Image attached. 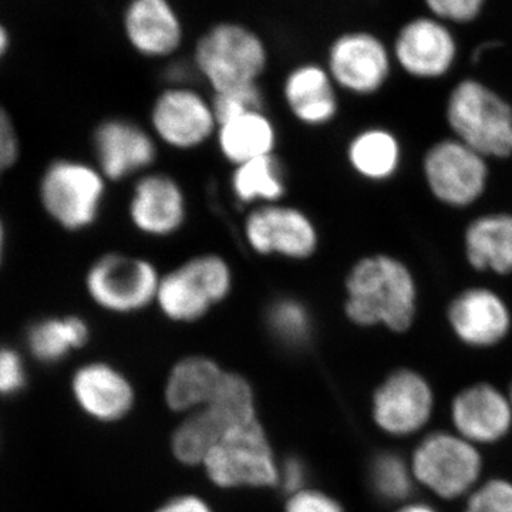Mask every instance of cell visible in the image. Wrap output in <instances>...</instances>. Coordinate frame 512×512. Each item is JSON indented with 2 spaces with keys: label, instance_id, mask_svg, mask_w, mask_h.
Wrapping results in <instances>:
<instances>
[{
  "label": "cell",
  "instance_id": "6da1fadb",
  "mask_svg": "<svg viewBox=\"0 0 512 512\" xmlns=\"http://www.w3.org/2000/svg\"><path fill=\"white\" fill-rule=\"evenodd\" d=\"M345 315L360 328L384 326L402 333L412 328L417 288L410 269L394 256H363L345 278Z\"/></svg>",
  "mask_w": 512,
  "mask_h": 512
},
{
  "label": "cell",
  "instance_id": "8992f818",
  "mask_svg": "<svg viewBox=\"0 0 512 512\" xmlns=\"http://www.w3.org/2000/svg\"><path fill=\"white\" fill-rule=\"evenodd\" d=\"M254 419V397L247 380L225 373L211 402L175 431L174 454L185 464H202L229 429Z\"/></svg>",
  "mask_w": 512,
  "mask_h": 512
},
{
  "label": "cell",
  "instance_id": "cb8c5ba5",
  "mask_svg": "<svg viewBox=\"0 0 512 512\" xmlns=\"http://www.w3.org/2000/svg\"><path fill=\"white\" fill-rule=\"evenodd\" d=\"M464 244L468 262L477 271L512 274V215L477 218L468 225Z\"/></svg>",
  "mask_w": 512,
  "mask_h": 512
},
{
  "label": "cell",
  "instance_id": "7402d4cb",
  "mask_svg": "<svg viewBox=\"0 0 512 512\" xmlns=\"http://www.w3.org/2000/svg\"><path fill=\"white\" fill-rule=\"evenodd\" d=\"M72 394L87 416L99 421H116L133 406L134 394L126 377L107 363H87L76 370Z\"/></svg>",
  "mask_w": 512,
  "mask_h": 512
},
{
  "label": "cell",
  "instance_id": "7c38bea8",
  "mask_svg": "<svg viewBox=\"0 0 512 512\" xmlns=\"http://www.w3.org/2000/svg\"><path fill=\"white\" fill-rule=\"evenodd\" d=\"M325 66L339 92L365 97L383 89L392 72V57L379 37L355 30L332 40Z\"/></svg>",
  "mask_w": 512,
  "mask_h": 512
},
{
  "label": "cell",
  "instance_id": "ab89813d",
  "mask_svg": "<svg viewBox=\"0 0 512 512\" xmlns=\"http://www.w3.org/2000/svg\"><path fill=\"white\" fill-rule=\"evenodd\" d=\"M396 512H439L430 504L404 503Z\"/></svg>",
  "mask_w": 512,
  "mask_h": 512
},
{
  "label": "cell",
  "instance_id": "ba28073f",
  "mask_svg": "<svg viewBox=\"0 0 512 512\" xmlns=\"http://www.w3.org/2000/svg\"><path fill=\"white\" fill-rule=\"evenodd\" d=\"M148 128L161 146L187 153L214 140L218 121L211 97L194 84H165L151 103Z\"/></svg>",
  "mask_w": 512,
  "mask_h": 512
},
{
  "label": "cell",
  "instance_id": "9a60e30c",
  "mask_svg": "<svg viewBox=\"0 0 512 512\" xmlns=\"http://www.w3.org/2000/svg\"><path fill=\"white\" fill-rule=\"evenodd\" d=\"M434 406L436 396L429 380L412 369H400L376 390L373 419L390 436H413L430 423Z\"/></svg>",
  "mask_w": 512,
  "mask_h": 512
},
{
  "label": "cell",
  "instance_id": "1f68e13d",
  "mask_svg": "<svg viewBox=\"0 0 512 512\" xmlns=\"http://www.w3.org/2000/svg\"><path fill=\"white\" fill-rule=\"evenodd\" d=\"M463 512H512V481L505 478L481 481L466 498Z\"/></svg>",
  "mask_w": 512,
  "mask_h": 512
},
{
  "label": "cell",
  "instance_id": "484cf974",
  "mask_svg": "<svg viewBox=\"0 0 512 512\" xmlns=\"http://www.w3.org/2000/svg\"><path fill=\"white\" fill-rule=\"evenodd\" d=\"M225 372L214 360L191 356L175 365L168 377L165 397L175 412L198 410L211 402Z\"/></svg>",
  "mask_w": 512,
  "mask_h": 512
},
{
  "label": "cell",
  "instance_id": "83f0119b",
  "mask_svg": "<svg viewBox=\"0 0 512 512\" xmlns=\"http://www.w3.org/2000/svg\"><path fill=\"white\" fill-rule=\"evenodd\" d=\"M89 336V325L79 316L43 319L29 329L28 348L39 362L55 365L83 348Z\"/></svg>",
  "mask_w": 512,
  "mask_h": 512
},
{
  "label": "cell",
  "instance_id": "277c9868",
  "mask_svg": "<svg viewBox=\"0 0 512 512\" xmlns=\"http://www.w3.org/2000/svg\"><path fill=\"white\" fill-rule=\"evenodd\" d=\"M447 121L456 140L487 160L511 156V106L484 84L458 83L448 99Z\"/></svg>",
  "mask_w": 512,
  "mask_h": 512
},
{
  "label": "cell",
  "instance_id": "d590c367",
  "mask_svg": "<svg viewBox=\"0 0 512 512\" xmlns=\"http://www.w3.org/2000/svg\"><path fill=\"white\" fill-rule=\"evenodd\" d=\"M19 143L15 127L3 107L0 106V171L18 160Z\"/></svg>",
  "mask_w": 512,
  "mask_h": 512
},
{
  "label": "cell",
  "instance_id": "2e32d148",
  "mask_svg": "<svg viewBox=\"0 0 512 512\" xmlns=\"http://www.w3.org/2000/svg\"><path fill=\"white\" fill-rule=\"evenodd\" d=\"M158 146L150 128L123 117L101 121L93 133L97 168L114 183L151 171L158 158Z\"/></svg>",
  "mask_w": 512,
  "mask_h": 512
},
{
  "label": "cell",
  "instance_id": "ffe728a7",
  "mask_svg": "<svg viewBox=\"0 0 512 512\" xmlns=\"http://www.w3.org/2000/svg\"><path fill=\"white\" fill-rule=\"evenodd\" d=\"M393 55L410 76L437 79L444 76L456 60V40L439 20L420 18L400 30Z\"/></svg>",
  "mask_w": 512,
  "mask_h": 512
},
{
  "label": "cell",
  "instance_id": "52a82bcc",
  "mask_svg": "<svg viewBox=\"0 0 512 512\" xmlns=\"http://www.w3.org/2000/svg\"><path fill=\"white\" fill-rule=\"evenodd\" d=\"M161 272L151 259L124 252H107L93 262L86 289L99 308L131 315L156 305Z\"/></svg>",
  "mask_w": 512,
  "mask_h": 512
},
{
  "label": "cell",
  "instance_id": "5bb4252c",
  "mask_svg": "<svg viewBox=\"0 0 512 512\" xmlns=\"http://www.w3.org/2000/svg\"><path fill=\"white\" fill-rule=\"evenodd\" d=\"M127 212L131 225L143 237L171 238L188 220L187 194L173 175L151 170L134 181Z\"/></svg>",
  "mask_w": 512,
  "mask_h": 512
},
{
  "label": "cell",
  "instance_id": "b9f144b4",
  "mask_svg": "<svg viewBox=\"0 0 512 512\" xmlns=\"http://www.w3.org/2000/svg\"><path fill=\"white\" fill-rule=\"evenodd\" d=\"M507 394H508V399H510L511 406H512V383L510 386V390H508Z\"/></svg>",
  "mask_w": 512,
  "mask_h": 512
},
{
  "label": "cell",
  "instance_id": "7a4b0ae2",
  "mask_svg": "<svg viewBox=\"0 0 512 512\" xmlns=\"http://www.w3.org/2000/svg\"><path fill=\"white\" fill-rule=\"evenodd\" d=\"M198 79L212 94L259 84L269 66L264 37L241 22L214 23L195 42L191 57Z\"/></svg>",
  "mask_w": 512,
  "mask_h": 512
},
{
  "label": "cell",
  "instance_id": "4dcf8cb0",
  "mask_svg": "<svg viewBox=\"0 0 512 512\" xmlns=\"http://www.w3.org/2000/svg\"><path fill=\"white\" fill-rule=\"evenodd\" d=\"M211 101L218 126L225 121L242 116V114L265 110L266 106L265 94L259 84L214 93L211 96Z\"/></svg>",
  "mask_w": 512,
  "mask_h": 512
},
{
  "label": "cell",
  "instance_id": "d6986e66",
  "mask_svg": "<svg viewBox=\"0 0 512 512\" xmlns=\"http://www.w3.org/2000/svg\"><path fill=\"white\" fill-rule=\"evenodd\" d=\"M448 323L454 335L471 348H491L507 338L511 312L498 293L487 288H471L448 306Z\"/></svg>",
  "mask_w": 512,
  "mask_h": 512
},
{
  "label": "cell",
  "instance_id": "836d02e7",
  "mask_svg": "<svg viewBox=\"0 0 512 512\" xmlns=\"http://www.w3.org/2000/svg\"><path fill=\"white\" fill-rule=\"evenodd\" d=\"M437 18L453 22H470L483 8L484 0H426Z\"/></svg>",
  "mask_w": 512,
  "mask_h": 512
},
{
  "label": "cell",
  "instance_id": "e575fe53",
  "mask_svg": "<svg viewBox=\"0 0 512 512\" xmlns=\"http://www.w3.org/2000/svg\"><path fill=\"white\" fill-rule=\"evenodd\" d=\"M286 512H343V510L328 495L302 490L292 495L286 505Z\"/></svg>",
  "mask_w": 512,
  "mask_h": 512
},
{
  "label": "cell",
  "instance_id": "f35d334b",
  "mask_svg": "<svg viewBox=\"0 0 512 512\" xmlns=\"http://www.w3.org/2000/svg\"><path fill=\"white\" fill-rule=\"evenodd\" d=\"M10 49V33L8 28L0 22V62L5 59Z\"/></svg>",
  "mask_w": 512,
  "mask_h": 512
},
{
  "label": "cell",
  "instance_id": "603a6c76",
  "mask_svg": "<svg viewBox=\"0 0 512 512\" xmlns=\"http://www.w3.org/2000/svg\"><path fill=\"white\" fill-rule=\"evenodd\" d=\"M215 143L232 167L275 154L278 130L266 110L252 111L225 121L217 128Z\"/></svg>",
  "mask_w": 512,
  "mask_h": 512
},
{
  "label": "cell",
  "instance_id": "d6a6232c",
  "mask_svg": "<svg viewBox=\"0 0 512 512\" xmlns=\"http://www.w3.org/2000/svg\"><path fill=\"white\" fill-rule=\"evenodd\" d=\"M28 382L25 363L15 349L0 346V397L22 392Z\"/></svg>",
  "mask_w": 512,
  "mask_h": 512
},
{
  "label": "cell",
  "instance_id": "4316f807",
  "mask_svg": "<svg viewBox=\"0 0 512 512\" xmlns=\"http://www.w3.org/2000/svg\"><path fill=\"white\" fill-rule=\"evenodd\" d=\"M235 200L248 207L282 202L286 195L285 168L276 154L234 167L229 180Z\"/></svg>",
  "mask_w": 512,
  "mask_h": 512
},
{
  "label": "cell",
  "instance_id": "f546056e",
  "mask_svg": "<svg viewBox=\"0 0 512 512\" xmlns=\"http://www.w3.org/2000/svg\"><path fill=\"white\" fill-rule=\"evenodd\" d=\"M370 480L376 494L390 503H404L413 493L414 481L410 463L393 453L380 454L370 468Z\"/></svg>",
  "mask_w": 512,
  "mask_h": 512
},
{
  "label": "cell",
  "instance_id": "74e56055",
  "mask_svg": "<svg viewBox=\"0 0 512 512\" xmlns=\"http://www.w3.org/2000/svg\"><path fill=\"white\" fill-rule=\"evenodd\" d=\"M157 512H211L208 505L197 497H180L171 500Z\"/></svg>",
  "mask_w": 512,
  "mask_h": 512
},
{
  "label": "cell",
  "instance_id": "30bf717a",
  "mask_svg": "<svg viewBox=\"0 0 512 512\" xmlns=\"http://www.w3.org/2000/svg\"><path fill=\"white\" fill-rule=\"evenodd\" d=\"M245 244L259 256L309 261L318 254V225L296 205L275 202L249 210L242 224Z\"/></svg>",
  "mask_w": 512,
  "mask_h": 512
},
{
  "label": "cell",
  "instance_id": "60d3db41",
  "mask_svg": "<svg viewBox=\"0 0 512 512\" xmlns=\"http://www.w3.org/2000/svg\"><path fill=\"white\" fill-rule=\"evenodd\" d=\"M3 245H5V228H3L2 221H0V262H2Z\"/></svg>",
  "mask_w": 512,
  "mask_h": 512
},
{
  "label": "cell",
  "instance_id": "4fadbf2b",
  "mask_svg": "<svg viewBox=\"0 0 512 512\" xmlns=\"http://www.w3.org/2000/svg\"><path fill=\"white\" fill-rule=\"evenodd\" d=\"M423 167L431 194L450 207H468L487 187V158L456 138L434 144Z\"/></svg>",
  "mask_w": 512,
  "mask_h": 512
},
{
  "label": "cell",
  "instance_id": "9c48e42d",
  "mask_svg": "<svg viewBox=\"0 0 512 512\" xmlns=\"http://www.w3.org/2000/svg\"><path fill=\"white\" fill-rule=\"evenodd\" d=\"M107 180L99 168L59 160L47 168L40 197L47 214L64 229L82 231L99 220Z\"/></svg>",
  "mask_w": 512,
  "mask_h": 512
},
{
  "label": "cell",
  "instance_id": "e0dca14e",
  "mask_svg": "<svg viewBox=\"0 0 512 512\" xmlns=\"http://www.w3.org/2000/svg\"><path fill=\"white\" fill-rule=\"evenodd\" d=\"M121 28L128 46L146 59H173L184 45L185 26L173 0H127Z\"/></svg>",
  "mask_w": 512,
  "mask_h": 512
},
{
  "label": "cell",
  "instance_id": "8fae6325",
  "mask_svg": "<svg viewBox=\"0 0 512 512\" xmlns=\"http://www.w3.org/2000/svg\"><path fill=\"white\" fill-rule=\"evenodd\" d=\"M202 464L211 480L221 487H262L279 481L271 447L255 419L229 429Z\"/></svg>",
  "mask_w": 512,
  "mask_h": 512
},
{
  "label": "cell",
  "instance_id": "ac0fdd59",
  "mask_svg": "<svg viewBox=\"0 0 512 512\" xmlns=\"http://www.w3.org/2000/svg\"><path fill=\"white\" fill-rule=\"evenodd\" d=\"M450 416L458 436L478 448L498 443L512 429L508 394L490 383H476L461 390L451 402Z\"/></svg>",
  "mask_w": 512,
  "mask_h": 512
},
{
  "label": "cell",
  "instance_id": "44dd1931",
  "mask_svg": "<svg viewBox=\"0 0 512 512\" xmlns=\"http://www.w3.org/2000/svg\"><path fill=\"white\" fill-rule=\"evenodd\" d=\"M282 99L293 119L302 126H330L339 114V89L325 64H296L282 83Z\"/></svg>",
  "mask_w": 512,
  "mask_h": 512
},
{
  "label": "cell",
  "instance_id": "5b68a950",
  "mask_svg": "<svg viewBox=\"0 0 512 512\" xmlns=\"http://www.w3.org/2000/svg\"><path fill=\"white\" fill-rule=\"evenodd\" d=\"M414 481L441 500L467 498L481 483L484 463L480 448L456 431H433L410 458Z\"/></svg>",
  "mask_w": 512,
  "mask_h": 512
},
{
  "label": "cell",
  "instance_id": "3957f363",
  "mask_svg": "<svg viewBox=\"0 0 512 512\" xmlns=\"http://www.w3.org/2000/svg\"><path fill=\"white\" fill-rule=\"evenodd\" d=\"M234 269L227 258L202 252L161 275L156 305L171 322L204 319L234 291Z\"/></svg>",
  "mask_w": 512,
  "mask_h": 512
},
{
  "label": "cell",
  "instance_id": "8d00e7d4",
  "mask_svg": "<svg viewBox=\"0 0 512 512\" xmlns=\"http://www.w3.org/2000/svg\"><path fill=\"white\" fill-rule=\"evenodd\" d=\"M305 476V467H303L301 461L298 460L286 461L284 468H282V473L279 471V480H282L286 490L293 494L302 491Z\"/></svg>",
  "mask_w": 512,
  "mask_h": 512
},
{
  "label": "cell",
  "instance_id": "d4e9b609",
  "mask_svg": "<svg viewBox=\"0 0 512 512\" xmlns=\"http://www.w3.org/2000/svg\"><path fill=\"white\" fill-rule=\"evenodd\" d=\"M346 158L353 173L363 180H390L402 163V147L392 131L370 127L350 138Z\"/></svg>",
  "mask_w": 512,
  "mask_h": 512
},
{
  "label": "cell",
  "instance_id": "f1b7e54d",
  "mask_svg": "<svg viewBox=\"0 0 512 512\" xmlns=\"http://www.w3.org/2000/svg\"><path fill=\"white\" fill-rule=\"evenodd\" d=\"M265 319L269 332L288 348H302L311 339V312L305 303L293 296L275 299L266 309Z\"/></svg>",
  "mask_w": 512,
  "mask_h": 512
}]
</instances>
